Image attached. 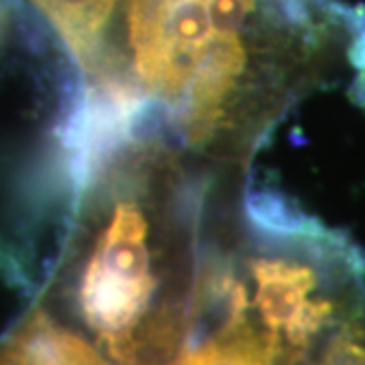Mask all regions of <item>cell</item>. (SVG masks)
<instances>
[{
	"mask_svg": "<svg viewBox=\"0 0 365 365\" xmlns=\"http://www.w3.org/2000/svg\"><path fill=\"white\" fill-rule=\"evenodd\" d=\"M71 53L79 71L91 66L120 0H31Z\"/></svg>",
	"mask_w": 365,
	"mask_h": 365,
	"instance_id": "6da1fadb",
	"label": "cell"
}]
</instances>
